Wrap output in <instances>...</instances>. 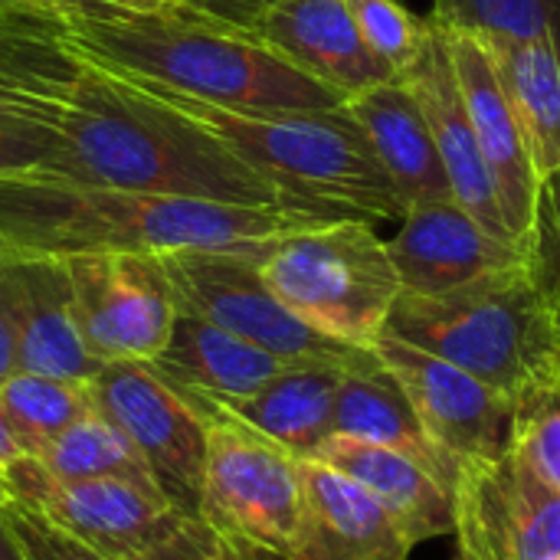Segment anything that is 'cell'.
Segmentation results:
<instances>
[{
  "instance_id": "11",
  "label": "cell",
  "mask_w": 560,
  "mask_h": 560,
  "mask_svg": "<svg viewBox=\"0 0 560 560\" xmlns=\"http://www.w3.org/2000/svg\"><path fill=\"white\" fill-rule=\"evenodd\" d=\"M3 492L7 505L39 515L56 532L112 560L138 555L180 515L161 489L128 479L62 482L30 453L3 472Z\"/></svg>"
},
{
  "instance_id": "37",
  "label": "cell",
  "mask_w": 560,
  "mask_h": 560,
  "mask_svg": "<svg viewBox=\"0 0 560 560\" xmlns=\"http://www.w3.org/2000/svg\"><path fill=\"white\" fill-rule=\"evenodd\" d=\"M541 266H545V279H548V289H551V299H555V312H558V325H560V266L555 259H548L541 253Z\"/></svg>"
},
{
  "instance_id": "36",
  "label": "cell",
  "mask_w": 560,
  "mask_h": 560,
  "mask_svg": "<svg viewBox=\"0 0 560 560\" xmlns=\"http://www.w3.org/2000/svg\"><path fill=\"white\" fill-rule=\"evenodd\" d=\"M0 560H30L26 551H23V545H20V538L13 535L10 522H7L3 505H0Z\"/></svg>"
},
{
  "instance_id": "33",
  "label": "cell",
  "mask_w": 560,
  "mask_h": 560,
  "mask_svg": "<svg viewBox=\"0 0 560 560\" xmlns=\"http://www.w3.org/2000/svg\"><path fill=\"white\" fill-rule=\"evenodd\" d=\"M16 295H13V262L0 266V384L16 374Z\"/></svg>"
},
{
  "instance_id": "22",
  "label": "cell",
  "mask_w": 560,
  "mask_h": 560,
  "mask_svg": "<svg viewBox=\"0 0 560 560\" xmlns=\"http://www.w3.org/2000/svg\"><path fill=\"white\" fill-rule=\"evenodd\" d=\"M522 125L541 184L560 174V43L551 36H479Z\"/></svg>"
},
{
  "instance_id": "29",
  "label": "cell",
  "mask_w": 560,
  "mask_h": 560,
  "mask_svg": "<svg viewBox=\"0 0 560 560\" xmlns=\"http://www.w3.org/2000/svg\"><path fill=\"white\" fill-rule=\"evenodd\" d=\"M509 453L560 495V387H541L515 404Z\"/></svg>"
},
{
  "instance_id": "23",
  "label": "cell",
  "mask_w": 560,
  "mask_h": 560,
  "mask_svg": "<svg viewBox=\"0 0 560 560\" xmlns=\"http://www.w3.org/2000/svg\"><path fill=\"white\" fill-rule=\"evenodd\" d=\"M354 368L289 364L269 384L243 400L223 404L230 413L308 459L335 433V404L341 377Z\"/></svg>"
},
{
  "instance_id": "14",
  "label": "cell",
  "mask_w": 560,
  "mask_h": 560,
  "mask_svg": "<svg viewBox=\"0 0 560 560\" xmlns=\"http://www.w3.org/2000/svg\"><path fill=\"white\" fill-rule=\"evenodd\" d=\"M404 292H446L499 269L525 266L541 253H525L489 233L459 200L407 207L400 230L387 240Z\"/></svg>"
},
{
  "instance_id": "15",
  "label": "cell",
  "mask_w": 560,
  "mask_h": 560,
  "mask_svg": "<svg viewBox=\"0 0 560 560\" xmlns=\"http://www.w3.org/2000/svg\"><path fill=\"white\" fill-rule=\"evenodd\" d=\"M302 525L282 560H410L413 545L387 509L354 479L315 459H302Z\"/></svg>"
},
{
  "instance_id": "21",
  "label": "cell",
  "mask_w": 560,
  "mask_h": 560,
  "mask_svg": "<svg viewBox=\"0 0 560 560\" xmlns=\"http://www.w3.org/2000/svg\"><path fill=\"white\" fill-rule=\"evenodd\" d=\"M151 364L187 394L217 404L243 400L289 368L276 354L194 312H177L171 341Z\"/></svg>"
},
{
  "instance_id": "3",
  "label": "cell",
  "mask_w": 560,
  "mask_h": 560,
  "mask_svg": "<svg viewBox=\"0 0 560 560\" xmlns=\"http://www.w3.org/2000/svg\"><path fill=\"white\" fill-rule=\"evenodd\" d=\"M384 335L453 361L515 400L560 387V325L541 256L446 292H400Z\"/></svg>"
},
{
  "instance_id": "26",
  "label": "cell",
  "mask_w": 560,
  "mask_h": 560,
  "mask_svg": "<svg viewBox=\"0 0 560 560\" xmlns=\"http://www.w3.org/2000/svg\"><path fill=\"white\" fill-rule=\"evenodd\" d=\"M0 404L30 456L43 453L66 427L95 410L85 381H62L30 371H16L0 384Z\"/></svg>"
},
{
  "instance_id": "44",
  "label": "cell",
  "mask_w": 560,
  "mask_h": 560,
  "mask_svg": "<svg viewBox=\"0 0 560 560\" xmlns=\"http://www.w3.org/2000/svg\"><path fill=\"white\" fill-rule=\"evenodd\" d=\"M453 560H463V558H459V555H456V558H453Z\"/></svg>"
},
{
  "instance_id": "30",
  "label": "cell",
  "mask_w": 560,
  "mask_h": 560,
  "mask_svg": "<svg viewBox=\"0 0 560 560\" xmlns=\"http://www.w3.org/2000/svg\"><path fill=\"white\" fill-rule=\"evenodd\" d=\"M128 560H272L259 551H249L217 528H210L200 515H177L151 545H144Z\"/></svg>"
},
{
  "instance_id": "4",
  "label": "cell",
  "mask_w": 560,
  "mask_h": 560,
  "mask_svg": "<svg viewBox=\"0 0 560 560\" xmlns=\"http://www.w3.org/2000/svg\"><path fill=\"white\" fill-rule=\"evenodd\" d=\"M325 220L331 217L295 207L62 184V223L52 253H262L272 240Z\"/></svg>"
},
{
  "instance_id": "31",
  "label": "cell",
  "mask_w": 560,
  "mask_h": 560,
  "mask_svg": "<svg viewBox=\"0 0 560 560\" xmlns=\"http://www.w3.org/2000/svg\"><path fill=\"white\" fill-rule=\"evenodd\" d=\"M62 158V135L56 121L26 118L0 125V177H33L52 180Z\"/></svg>"
},
{
  "instance_id": "7",
  "label": "cell",
  "mask_w": 560,
  "mask_h": 560,
  "mask_svg": "<svg viewBox=\"0 0 560 560\" xmlns=\"http://www.w3.org/2000/svg\"><path fill=\"white\" fill-rule=\"evenodd\" d=\"M180 312H194L285 364L368 368L374 348L335 341L285 308L259 276V253H164L158 256Z\"/></svg>"
},
{
  "instance_id": "12",
  "label": "cell",
  "mask_w": 560,
  "mask_h": 560,
  "mask_svg": "<svg viewBox=\"0 0 560 560\" xmlns=\"http://www.w3.org/2000/svg\"><path fill=\"white\" fill-rule=\"evenodd\" d=\"M453 538L463 560H548L560 555V495L512 453L450 472Z\"/></svg>"
},
{
  "instance_id": "27",
  "label": "cell",
  "mask_w": 560,
  "mask_h": 560,
  "mask_svg": "<svg viewBox=\"0 0 560 560\" xmlns=\"http://www.w3.org/2000/svg\"><path fill=\"white\" fill-rule=\"evenodd\" d=\"M430 20L476 36H551L560 43V0H433Z\"/></svg>"
},
{
  "instance_id": "24",
  "label": "cell",
  "mask_w": 560,
  "mask_h": 560,
  "mask_svg": "<svg viewBox=\"0 0 560 560\" xmlns=\"http://www.w3.org/2000/svg\"><path fill=\"white\" fill-rule=\"evenodd\" d=\"M335 433L407 453V456L427 463L433 472H440L450 486L446 466L436 456V450L430 446V440L423 436L407 394L384 371L381 361H374L368 368H354L341 377L338 404H335Z\"/></svg>"
},
{
  "instance_id": "17",
  "label": "cell",
  "mask_w": 560,
  "mask_h": 560,
  "mask_svg": "<svg viewBox=\"0 0 560 560\" xmlns=\"http://www.w3.org/2000/svg\"><path fill=\"white\" fill-rule=\"evenodd\" d=\"M404 82L413 89V95H417L427 121H430V131L436 138V148H440V158H443L453 197L489 233H495L499 240L518 246L512 240V233H509L505 217H502V207H499L489 167L482 161V151H479L476 131H472V118H469V108H466V98H463L453 59H450L446 36H443V30L436 23H433V39H430L427 52L404 75Z\"/></svg>"
},
{
  "instance_id": "20",
  "label": "cell",
  "mask_w": 560,
  "mask_h": 560,
  "mask_svg": "<svg viewBox=\"0 0 560 560\" xmlns=\"http://www.w3.org/2000/svg\"><path fill=\"white\" fill-rule=\"evenodd\" d=\"M348 112L364 128L404 207L456 200L430 121L404 79H387L348 95Z\"/></svg>"
},
{
  "instance_id": "9",
  "label": "cell",
  "mask_w": 560,
  "mask_h": 560,
  "mask_svg": "<svg viewBox=\"0 0 560 560\" xmlns=\"http://www.w3.org/2000/svg\"><path fill=\"white\" fill-rule=\"evenodd\" d=\"M62 259L82 341L98 364L154 361L167 348L180 308L158 256L98 249Z\"/></svg>"
},
{
  "instance_id": "40",
  "label": "cell",
  "mask_w": 560,
  "mask_h": 560,
  "mask_svg": "<svg viewBox=\"0 0 560 560\" xmlns=\"http://www.w3.org/2000/svg\"><path fill=\"white\" fill-rule=\"evenodd\" d=\"M16 259H30V256H20V253H16V246L10 243V236H7V233H3V226H0V266L16 262Z\"/></svg>"
},
{
  "instance_id": "13",
  "label": "cell",
  "mask_w": 560,
  "mask_h": 560,
  "mask_svg": "<svg viewBox=\"0 0 560 560\" xmlns=\"http://www.w3.org/2000/svg\"><path fill=\"white\" fill-rule=\"evenodd\" d=\"M443 30V26H440ZM450 59L472 118V131L489 167L502 217L512 240L525 253H541V190L545 184L535 174L522 125L509 105V95L499 82L492 56L476 33L443 30Z\"/></svg>"
},
{
  "instance_id": "10",
  "label": "cell",
  "mask_w": 560,
  "mask_h": 560,
  "mask_svg": "<svg viewBox=\"0 0 560 560\" xmlns=\"http://www.w3.org/2000/svg\"><path fill=\"white\" fill-rule=\"evenodd\" d=\"M374 354L407 394L423 436L446 466V476L459 463L509 453L518 404L512 394L394 335H381Z\"/></svg>"
},
{
  "instance_id": "16",
  "label": "cell",
  "mask_w": 560,
  "mask_h": 560,
  "mask_svg": "<svg viewBox=\"0 0 560 560\" xmlns=\"http://www.w3.org/2000/svg\"><path fill=\"white\" fill-rule=\"evenodd\" d=\"M249 30L345 95L394 79L361 39L348 0H272L253 16Z\"/></svg>"
},
{
  "instance_id": "25",
  "label": "cell",
  "mask_w": 560,
  "mask_h": 560,
  "mask_svg": "<svg viewBox=\"0 0 560 560\" xmlns=\"http://www.w3.org/2000/svg\"><path fill=\"white\" fill-rule=\"evenodd\" d=\"M39 466L62 479H128L138 486L158 489L148 463L135 450V443L98 410L85 413L72 427H66L43 453H36Z\"/></svg>"
},
{
  "instance_id": "8",
  "label": "cell",
  "mask_w": 560,
  "mask_h": 560,
  "mask_svg": "<svg viewBox=\"0 0 560 560\" xmlns=\"http://www.w3.org/2000/svg\"><path fill=\"white\" fill-rule=\"evenodd\" d=\"M85 384L95 410L135 443L167 502L184 515H197L207 463V417L200 404L151 361L102 364Z\"/></svg>"
},
{
  "instance_id": "19",
  "label": "cell",
  "mask_w": 560,
  "mask_h": 560,
  "mask_svg": "<svg viewBox=\"0 0 560 560\" xmlns=\"http://www.w3.org/2000/svg\"><path fill=\"white\" fill-rule=\"evenodd\" d=\"M16 295V368L30 374L89 381L102 364L89 354L72 282L62 256H30L13 262Z\"/></svg>"
},
{
  "instance_id": "42",
  "label": "cell",
  "mask_w": 560,
  "mask_h": 560,
  "mask_svg": "<svg viewBox=\"0 0 560 560\" xmlns=\"http://www.w3.org/2000/svg\"><path fill=\"white\" fill-rule=\"evenodd\" d=\"M0 505H7V495H3V486H0Z\"/></svg>"
},
{
  "instance_id": "1",
  "label": "cell",
  "mask_w": 560,
  "mask_h": 560,
  "mask_svg": "<svg viewBox=\"0 0 560 560\" xmlns=\"http://www.w3.org/2000/svg\"><path fill=\"white\" fill-rule=\"evenodd\" d=\"M56 128L62 158L49 184L308 210L220 138L85 59Z\"/></svg>"
},
{
  "instance_id": "6",
  "label": "cell",
  "mask_w": 560,
  "mask_h": 560,
  "mask_svg": "<svg viewBox=\"0 0 560 560\" xmlns=\"http://www.w3.org/2000/svg\"><path fill=\"white\" fill-rule=\"evenodd\" d=\"M190 397L207 417V463L197 515L230 541L282 560L305 512L302 456L259 433L223 404Z\"/></svg>"
},
{
  "instance_id": "34",
  "label": "cell",
  "mask_w": 560,
  "mask_h": 560,
  "mask_svg": "<svg viewBox=\"0 0 560 560\" xmlns=\"http://www.w3.org/2000/svg\"><path fill=\"white\" fill-rule=\"evenodd\" d=\"M541 253L560 266V174L541 190Z\"/></svg>"
},
{
  "instance_id": "18",
  "label": "cell",
  "mask_w": 560,
  "mask_h": 560,
  "mask_svg": "<svg viewBox=\"0 0 560 560\" xmlns=\"http://www.w3.org/2000/svg\"><path fill=\"white\" fill-rule=\"evenodd\" d=\"M308 459L331 466L335 472L368 489L387 509V515L397 522V528L413 548L423 541L453 535L450 486L427 463L407 453L361 443V440L338 436V433H331Z\"/></svg>"
},
{
  "instance_id": "2",
  "label": "cell",
  "mask_w": 560,
  "mask_h": 560,
  "mask_svg": "<svg viewBox=\"0 0 560 560\" xmlns=\"http://www.w3.org/2000/svg\"><path fill=\"white\" fill-rule=\"evenodd\" d=\"M121 79L220 138L312 213L364 217L371 223L404 220L407 213L348 105L325 112H243L174 92L154 79Z\"/></svg>"
},
{
  "instance_id": "35",
  "label": "cell",
  "mask_w": 560,
  "mask_h": 560,
  "mask_svg": "<svg viewBox=\"0 0 560 560\" xmlns=\"http://www.w3.org/2000/svg\"><path fill=\"white\" fill-rule=\"evenodd\" d=\"M26 456V450H23V443L16 440V433H13V427H10V420H7V410H3V404H0V486H3V472L16 463V459H23ZM7 495V492H3Z\"/></svg>"
},
{
  "instance_id": "39",
  "label": "cell",
  "mask_w": 560,
  "mask_h": 560,
  "mask_svg": "<svg viewBox=\"0 0 560 560\" xmlns=\"http://www.w3.org/2000/svg\"><path fill=\"white\" fill-rule=\"evenodd\" d=\"M0 105H30V108H56L62 102H46V98H23V95H10V92H0Z\"/></svg>"
},
{
  "instance_id": "41",
  "label": "cell",
  "mask_w": 560,
  "mask_h": 560,
  "mask_svg": "<svg viewBox=\"0 0 560 560\" xmlns=\"http://www.w3.org/2000/svg\"><path fill=\"white\" fill-rule=\"evenodd\" d=\"M26 7V0H0V20L3 16H13L16 10H23Z\"/></svg>"
},
{
  "instance_id": "38",
  "label": "cell",
  "mask_w": 560,
  "mask_h": 560,
  "mask_svg": "<svg viewBox=\"0 0 560 560\" xmlns=\"http://www.w3.org/2000/svg\"><path fill=\"white\" fill-rule=\"evenodd\" d=\"M226 3L240 13L243 26H249V23H253V16H256L266 3H272V0H226Z\"/></svg>"
},
{
  "instance_id": "28",
  "label": "cell",
  "mask_w": 560,
  "mask_h": 560,
  "mask_svg": "<svg viewBox=\"0 0 560 560\" xmlns=\"http://www.w3.org/2000/svg\"><path fill=\"white\" fill-rule=\"evenodd\" d=\"M348 7L361 39L394 79H404L433 39V20L413 13L404 0H348Z\"/></svg>"
},
{
  "instance_id": "5",
  "label": "cell",
  "mask_w": 560,
  "mask_h": 560,
  "mask_svg": "<svg viewBox=\"0 0 560 560\" xmlns=\"http://www.w3.org/2000/svg\"><path fill=\"white\" fill-rule=\"evenodd\" d=\"M272 295L322 335L374 348L404 292L387 243L364 217L325 220L272 240L259 253Z\"/></svg>"
},
{
  "instance_id": "43",
  "label": "cell",
  "mask_w": 560,
  "mask_h": 560,
  "mask_svg": "<svg viewBox=\"0 0 560 560\" xmlns=\"http://www.w3.org/2000/svg\"><path fill=\"white\" fill-rule=\"evenodd\" d=\"M548 560H560V555H555V558H548Z\"/></svg>"
},
{
  "instance_id": "32",
  "label": "cell",
  "mask_w": 560,
  "mask_h": 560,
  "mask_svg": "<svg viewBox=\"0 0 560 560\" xmlns=\"http://www.w3.org/2000/svg\"><path fill=\"white\" fill-rule=\"evenodd\" d=\"M7 522L13 528V535L20 538L23 551L30 560H112L85 545H79L75 538L56 532L52 525H46L39 515L20 509V505H3Z\"/></svg>"
}]
</instances>
